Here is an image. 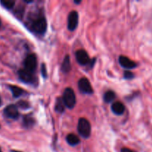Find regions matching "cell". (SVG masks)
Masks as SVG:
<instances>
[{
	"mask_svg": "<svg viewBox=\"0 0 152 152\" xmlns=\"http://www.w3.org/2000/svg\"><path fill=\"white\" fill-rule=\"evenodd\" d=\"M12 152H21V151H13Z\"/></svg>",
	"mask_w": 152,
	"mask_h": 152,
	"instance_id": "cb8c5ba5",
	"label": "cell"
},
{
	"mask_svg": "<svg viewBox=\"0 0 152 152\" xmlns=\"http://www.w3.org/2000/svg\"><path fill=\"white\" fill-rule=\"evenodd\" d=\"M4 113L6 117L13 120H16L19 118V113L18 111V107L15 105H9L4 108Z\"/></svg>",
	"mask_w": 152,
	"mask_h": 152,
	"instance_id": "9c48e42d",
	"label": "cell"
},
{
	"mask_svg": "<svg viewBox=\"0 0 152 152\" xmlns=\"http://www.w3.org/2000/svg\"><path fill=\"white\" fill-rule=\"evenodd\" d=\"M31 31L38 35H43L47 30V22L45 17L40 16L31 23L30 27Z\"/></svg>",
	"mask_w": 152,
	"mask_h": 152,
	"instance_id": "6da1fadb",
	"label": "cell"
},
{
	"mask_svg": "<svg viewBox=\"0 0 152 152\" xmlns=\"http://www.w3.org/2000/svg\"><path fill=\"white\" fill-rule=\"evenodd\" d=\"M0 26H1V20H0Z\"/></svg>",
	"mask_w": 152,
	"mask_h": 152,
	"instance_id": "d4e9b609",
	"label": "cell"
},
{
	"mask_svg": "<svg viewBox=\"0 0 152 152\" xmlns=\"http://www.w3.org/2000/svg\"><path fill=\"white\" fill-rule=\"evenodd\" d=\"M0 105H1V99H0Z\"/></svg>",
	"mask_w": 152,
	"mask_h": 152,
	"instance_id": "484cf974",
	"label": "cell"
},
{
	"mask_svg": "<svg viewBox=\"0 0 152 152\" xmlns=\"http://www.w3.org/2000/svg\"><path fill=\"white\" fill-rule=\"evenodd\" d=\"M0 152H1V150H0Z\"/></svg>",
	"mask_w": 152,
	"mask_h": 152,
	"instance_id": "4316f807",
	"label": "cell"
},
{
	"mask_svg": "<svg viewBox=\"0 0 152 152\" xmlns=\"http://www.w3.org/2000/svg\"><path fill=\"white\" fill-rule=\"evenodd\" d=\"M24 65H25V69L28 70L30 72L34 73L37 67V59L36 55L34 53L28 55L24 61Z\"/></svg>",
	"mask_w": 152,
	"mask_h": 152,
	"instance_id": "277c9868",
	"label": "cell"
},
{
	"mask_svg": "<svg viewBox=\"0 0 152 152\" xmlns=\"http://www.w3.org/2000/svg\"><path fill=\"white\" fill-rule=\"evenodd\" d=\"M116 97V94L114 91H108L105 93L103 96L104 101L107 103H109V102H111Z\"/></svg>",
	"mask_w": 152,
	"mask_h": 152,
	"instance_id": "2e32d148",
	"label": "cell"
},
{
	"mask_svg": "<svg viewBox=\"0 0 152 152\" xmlns=\"http://www.w3.org/2000/svg\"><path fill=\"white\" fill-rule=\"evenodd\" d=\"M41 74L42 75V77L44 78H46L48 77V74H47V68H46V66L45 64H42L41 66Z\"/></svg>",
	"mask_w": 152,
	"mask_h": 152,
	"instance_id": "44dd1931",
	"label": "cell"
},
{
	"mask_svg": "<svg viewBox=\"0 0 152 152\" xmlns=\"http://www.w3.org/2000/svg\"><path fill=\"white\" fill-rule=\"evenodd\" d=\"M77 130L83 138H88L91 133V126L88 120L85 118H80L78 122Z\"/></svg>",
	"mask_w": 152,
	"mask_h": 152,
	"instance_id": "3957f363",
	"label": "cell"
},
{
	"mask_svg": "<svg viewBox=\"0 0 152 152\" xmlns=\"http://www.w3.org/2000/svg\"><path fill=\"white\" fill-rule=\"evenodd\" d=\"M17 105L19 107V108H24V109H26V108H29V104H28L27 102H25V101H22V100H21L20 102H18Z\"/></svg>",
	"mask_w": 152,
	"mask_h": 152,
	"instance_id": "ffe728a7",
	"label": "cell"
},
{
	"mask_svg": "<svg viewBox=\"0 0 152 152\" xmlns=\"http://www.w3.org/2000/svg\"><path fill=\"white\" fill-rule=\"evenodd\" d=\"M123 77L126 80H132L134 77V74L132 71H126L124 72V74H123Z\"/></svg>",
	"mask_w": 152,
	"mask_h": 152,
	"instance_id": "d6986e66",
	"label": "cell"
},
{
	"mask_svg": "<svg viewBox=\"0 0 152 152\" xmlns=\"http://www.w3.org/2000/svg\"><path fill=\"white\" fill-rule=\"evenodd\" d=\"M76 59L77 62L81 65H87L91 62V60L90 59L88 54L85 50L80 49V50H77L75 53Z\"/></svg>",
	"mask_w": 152,
	"mask_h": 152,
	"instance_id": "ba28073f",
	"label": "cell"
},
{
	"mask_svg": "<svg viewBox=\"0 0 152 152\" xmlns=\"http://www.w3.org/2000/svg\"><path fill=\"white\" fill-rule=\"evenodd\" d=\"M0 3L4 8L11 9L14 6L15 1H13V0H1V1H0Z\"/></svg>",
	"mask_w": 152,
	"mask_h": 152,
	"instance_id": "ac0fdd59",
	"label": "cell"
},
{
	"mask_svg": "<svg viewBox=\"0 0 152 152\" xmlns=\"http://www.w3.org/2000/svg\"><path fill=\"white\" fill-rule=\"evenodd\" d=\"M66 141L71 146H75L80 142V138L74 134H69L67 135Z\"/></svg>",
	"mask_w": 152,
	"mask_h": 152,
	"instance_id": "4fadbf2b",
	"label": "cell"
},
{
	"mask_svg": "<svg viewBox=\"0 0 152 152\" xmlns=\"http://www.w3.org/2000/svg\"><path fill=\"white\" fill-rule=\"evenodd\" d=\"M71 69V60H70V57L68 55H66L65 56L63 59V62H62V66H61V71H62L65 74L69 72Z\"/></svg>",
	"mask_w": 152,
	"mask_h": 152,
	"instance_id": "7c38bea8",
	"label": "cell"
},
{
	"mask_svg": "<svg viewBox=\"0 0 152 152\" xmlns=\"http://www.w3.org/2000/svg\"><path fill=\"white\" fill-rule=\"evenodd\" d=\"M65 105L64 103V101L62 99V98L59 97L56 99V104H55V111L57 113H59V114H62L65 111Z\"/></svg>",
	"mask_w": 152,
	"mask_h": 152,
	"instance_id": "5bb4252c",
	"label": "cell"
},
{
	"mask_svg": "<svg viewBox=\"0 0 152 152\" xmlns=\"http://www.w3.org/2000/svg\"><path fill=\"white\" fill-rule=\"evenodd\" d=\"M23 124L24 126L26 128H30L31 126H34V120L33 117H31V116L27 115L24 117L23 119Z\"/></svg>",
	"mask_w": 152,
	"mask_h": 152,
	"instance_id": "e0dca14e",
	"label": "cell"
},
{
	"mask_svg": "<svg viewBox=\"0 0 152 152\" xmlns=\"http://www.w3.org/2000/svg\"><path fill=\"white\" fill-rule=\"evenodd\" d=\"M121 152H134L133 150L130 149V148H123L121 149Z\"/></svg>",
	"mask_w": 152,
	"mask_h": 152,
	"instance_id": "7402d4cb",
	"label": "cell"
},
{
	"mask_svg": "<svg viewBox=\"0 0 152 152\" xmlns=\"http://www.w3.org/2000/svg\"><path fill=\"white\" fill-rule=\"evenodd\" d=\"M18 76L21 81L28 84H31L35 82V77L32 72H30L26 69H20L18 71Z\"/></svg>",
	"mask_w": 152,
	"mask_h": 152,
	"instance_id": "8992f818",
	"label": "cell"
},
{
	"mask_svg": "<svg viewBox=\"0 0 152 152\" xmlns=\"http://www.w3.org/2000/svg\"><path fill=\"white\" fill-rule=\"evenodd\" d=\"M62 99L64 101L65 106L68 108H74L77 102V99H76V95L74 93V90L71 88H67L65 89L63 92V96H62Z\"/></svg>",
	"mask_w": 152,
	"mask_h": 152,
	"instance_id": "7a4b0ae2",
	"label": "cell"
},
{
	"mask_svg": "<svg viewBox=\"0 0 152 152\" xmlns=\"http://www.w3.org/2000/svg\"><path fill=\"white\" fill-rule=\"evenodd\" d=\"M119 63L123 68L126 69H133L137 67L136 62L125 56H120L119 57Z\"/></svg>",
	"mask_w": 152,
	"mask_h": 152,
	"instance_id": "30bf717a",
	"label": "cell"
},
{
	"mask_svg": "<svg viewBox=\"0 0 152 152\" xmlns=\"http://www.w3.org/2000/svg\"><path fill=\"white\" fill-rule=\"evenodd\" d=\"M125 110V105L120 102H115L111 105V111L117 115H122L124 113Z\"/></svg>",
	"mask_w": 152,
	"mask_h": 152,
	"instance_id": "8fae6325",
	"label": "cell"
},
{
	"mask_svg": "<svg viewBox=\"0 0 152 152\" xmlns=\"http://www.w3.org/2000/svg\"><path fill=\"white\" fill-rule=\"evenodd\" d=\"M9 88L11 91L12 94H13V96L15 98L19 97L22 94L24 93V90L22 89L21 88L18 87V86H9Z\"/></svg>",
	"mask_w": 152,
	"mask_h": 152,
	"instance_id": "9a60e30c",
	"label": "cell"
},
{
	"mask_svg": "<svg viewBox=\"0 0 152 152\" xmlns=\"http://www.w3.org/2000/svg\"><path fill=\"white\" fill-rule=\"evenodd\" d=\"M80 2H81V1H74V3H76V4H80Z\"/></svg>",
	"mask_w": 152,
	"mask_h": 152,
	"instance_id": "603a6c76",
	"label": "cell"
},
{
	"mask_svg": "<svg viewBox=\"0 0 152 152\" xmlns=\"http://www.w3.org/2000/svg\"><path fill=\"white\" fill-rule=\"evenodd\" d=\"M79 14L76 10L70 12L68 18V28L69 31H74L78 26Z\"/></svg>",
	"mask_w": 152,
	"mask_h": 152,
	"instance_id": "52a82bcc",
	"label": "cell"
},
{
	"mask_svg": "<svg viewBox=\"0 0 152 152\" xmlns=\"http://www.w3.org/2000/svg\"><path fill=\"white\" fill-rule=\"evenodd\" d=\"M78 88L80 92L85 94H92L94 93L93 88L90 82L86 77H83L78 82Z\"/></svg>",
	"mask_w": 152,
	"mask_h": 152,
	"instance_id": "5b68a950",
	"label": "cell"
}]
</instances>
